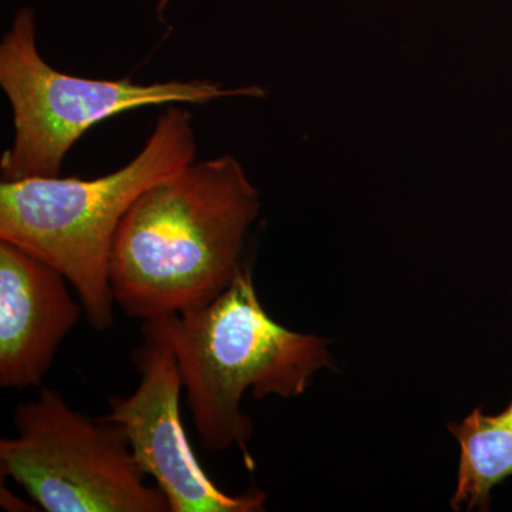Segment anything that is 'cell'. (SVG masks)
<instances>
[{
    "instance_id": "1",
    "label": "cell",
    "mask_w": 512,
    "mask_h": 512,
    "mask_svg": "<svg viewBox=\"0 0 512 512\" xmlns=\"http://www.w3.org/2000/svg\"><path fill=\"white\" fill-rule=\"evenodd\" d=\"M258 214V190L231 156L192 161L157 181L117 229L114 302L146 322L217 298L245 268V238Z\"/></svg>"
},
{
    "instance_id": "2",
    "label": "cell",
    "mask_w": 512,
    "mask_h": 512,
    "mask_svg": "<svg viewBox=\"0 0 512 512\" xmlns=\"http://www.w3.org/2000/svg\"><path fill=\"white\" fill-rule=\"evenodd\" d=\"M141 332L173 350L205 450L238 447L249 470L252 420L241 412L244 394L301 396L315 373L332 366L328 340L292 332L266 313L247 265L217 298L146 320Z\"/></svg>"
},
{
    "instance_id": "3",
    "label": "cell",
    "mask_w": 512,
    "mask_h": 512,
    "mask_svg": "<svg viewBox=\"0 0 512 512\" xmlns=\"http://www.w3.org/2000/svg\"><path fill=\"white\" fill-rule=\"evenodd\" d=\"M192 117L168 107L136 158L96 180L36 177L0 184V241L62 272L97 330L114 322L110 258L124 215L151 185L191 164Z\"/></svg>"
},
{
    "instance_id": "4",
    "label": "cell",
    "mask_w": 512,
    "mask_h": 512,
    "mask_svg": "<svg viewBox=\"0 0 512 512\" xmlns=\"http://www.w3.org/2000/svg\"><path fill=\"white\" fill-rule=\"evenodd\" d=\"M0 86L13 110L15 138L0 160L2 181L59 177L73 144L89 128L124 111L156 104H205L264 96L259 87L224 89L211 82L138 84L94 80L53 69L36 45L35 12L20 9L0 45Z\"/></svg>"
},
{
    "instance_id": "5",
    "label": "cell",
    "mask_w": 512,
    "mask_h": 512,
    "mask_svg": "<svg viewBox=\"0 0 512 512\" xmlns=\"http://www.w3.org/2000/svg\"><path fill=\"white\" fill-rule=\"evenodd\" d=\"M16 436L0 440V473L49 512H171L148 485L119 423L89 419L59 392L40 390L13 413Z\"/></svg>"
},
{
    "instance_id": "6",
    "label": "cell",
    "mask_w": 512,
    "mask_h": 512,
    "mask_svg": "<svg viewBox=\"0 0 512 512\" xmlns=\"http://www.w3.org/2000/svg\"><path fill=\"white\" fill-rule=\"evenodd\" d=\"M133 363L140 375L136 392L111 397V412L101 419L126 430L138 466L154 478L171 512L264 511L262 491L224 493L195 457L181 420L184 386L173 350L158 340L144 339L133 353Z\"/></svg>"
},
{
    "instance_id": "7",
    "label": "cell",
    "mask_w": 512,
    "mask_h": 512,
    "mask_svg": "<svg viewBox=\"0 0 512 512\" xmlns=\"http://www.w3.org/2000/svg\"><path fill=\"white\" fill-rule=\"evenodd\" d=\"M62 272L0 241V386L39 387L84 313Z\"/></svg>"
},
{
    "instance_id": "8",
    "label": "cell",
    "mask_w": 512,
    "mask_h": 512,
    "mask_svg": "<svg viewBox=\"0 0 512 512\" xmlns=\"http://www.w3.org/2000/svg\"><path fill=\"white\" fill-rule=\"evenodd\" d=\"M460 443L454 511L490 510L491 490L512 477V402L498 414L478 407L461 423L448 424Z\"/></svg>"
}]
</instances>
